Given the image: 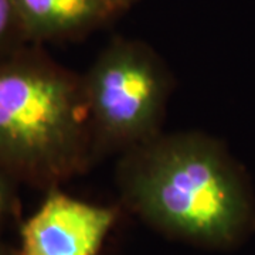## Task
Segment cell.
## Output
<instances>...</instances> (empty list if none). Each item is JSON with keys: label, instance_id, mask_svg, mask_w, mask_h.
<instances>
[{"label": "cell", "instance_id": "1", "mask_svg": "<svg viewBox=\"0 0 255 255\" xmlns=\"http://www.w3.org/2000/svg\"><path fill=\"white\" fill-rule=\"evenodd\" d=\"M115 180L124 201L147 223L193 243L233 246L255 223L244 169L203 132H160L121 153Z\"/></svg>", "mask_w": 255, "mask_h": 255}, {"label": "cell", "instance_id": "5", "mask_svg": "<svg viewBox=\"0 0 255 255\" xmlns=\"http://www.w3.org/2000/svg\"><path fill=\"white\" fill-rule=\"evenodd\" d=\"M24 33L31 41L81 36L118 9L110 0H14Z\"/></svg>", "mask_w": 255, "mask_h": 255}, {"label": "cell", "instance_id": "9", "mask_svg": "<svg viewBox=\"0 0 255 255\" xmlns=\"http://www.w3.org/2000/svg\"><path fill=\"white\" fill-rule=\"evenodd\" d=\"M0 255H20V253L18 251H13V250H10L7 247L0 244Z\"/></svg>", "mask_w": 255, "mask_h": 255}, {"label": "cell", "instance_id": "8", "mask_svg": "<svg viewBox=\"0 0 255 255\" xmlns=\"http://www.w3.org/2000/svg\"><path fill=\"white\" fill-rule=\"evenodd\" d=\"M111 3L117 7V9H124V7H127L128 4H130L133 0H110Z\"/></svg>", "mask_w": 255, "mask_h": 255}, {"label": "cell", "instance_id": "7", "mask_svg": "<svg viewBox=\"0 0 255 255\" xmlns=\"http://www.w3.org/2000/svg\"><path fill=\"white\" fill-rule=\"evenodd\" d=\"M17 184V180L0 169V231L16 211Z\"/></svg>", "mask_w": 255, "mask_h": 255}, {"label": "cell", "instance_id": "6", "mask_svg": "<svg viewBox=\"0 0 255 255\" xmlns=\"http://www.w3.org/2000/svg\"><path fill=\"white\" fill-rule=\"evenodd\" d=\"M27 40L14 0H0V60L16 53Z\"/></svg>", "mask_w": 255, "mask_h": 255}, {"label": "cell", "instance_id": "4", "mask_svg": "<svg viewBox=\"0 0 255 255\" xmlns=\"http://www.w3.org/2000/svg\"><path fill=\"white\" fill-rule=\"evenodd\" d=\"M117 211L71 197L58 189L21 226L20 255H98Z\"/></svg>", "mask_w": 255, "mask_h": 255}, {"label": "cell", "instance_id": "3", "mask_svg": "<svg viewBox=\"0 0 255 255\" xmlns=\"http://www.w3.org/2000/svg\"><path fill=\"white\" fill-rule=\"evenodd\" d=\"M81 77L97 157L121 155L162 132L172 77L145 43L114 38Z\"/></svg>", "mask_w": 255, "mask_h": 255}, {"label": "cell", "instance_id": "2", "mask_svg": "<svg viewBox=\"0 0 255 255\" xmlns=\"http://www.w3.org/2000/svg\"><path fill=\"white\" fill-rule=\"evenodd\" d=\"M82 77L20 48L0 60V169L53 190L97 160Z\"/></svg>", "mask_w": 255, "mask_h": 255}]
</instances>
